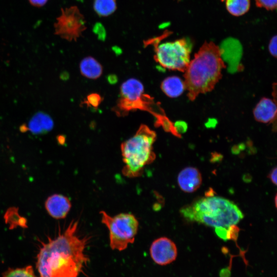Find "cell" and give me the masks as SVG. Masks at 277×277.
<instances>
[{
  "label": "cell",
  "instance_id": "6da1fadb",
  "mask_svg": "<svg viewBox=\"0 0 277 277\" xmlns=\"http://www.w3.org/2000/svg\"><path fill=\"white\" fill-rule=\"evenodd\" d=\"M78 223L72 221L62 233L41 243L36 264L40 277H78L83 271L90 238L78 235Z\"/></svg>",
  "mask_w": 277,
  "mask_h": 277
},
{
  "label": "cell",
  "instance_id": "7a4b0ae2",
  "mask_svg": "<svg viewBox=\"0 0 277 277\" xmlns=\"http://www.w3.org/2000/svg\"><path fill=\"white\" fill-rule=\"evenodd\" d=\"M186 220L214 228L217 236L224 241L236 238L239 222L244 214L233 202L220 196L201 198L180 210Z\"/></svg>",
  "mask_w": 277,
  "mask_h": 277
},
{
  "label": "cell",
  "instance_id": "3957f363",
  "mask_svg": "<svg viewBox=\"0 0 277 277\" xmlns=\"http://www.w3.org/2000/svg\"><path fill=\"white\" fill-rule=\"evenodd\" d=\"M225 65L220 48L213 42H205L184 72L185 89L190 101L211 91L222 77Z\"/></svg>",
  "mask_w": 277,
  "mask_h": 277
},
{
  "label": "cell",
  "instance_id": "277c9868",
  "mask_svg": "<svg viewBox=\"0 0 277 277\" xmlns=\"http://www.w3.org/2000/svg\"><path fill=\"white\" fill-rule=\"evenodd\" d=\"M156 137L154 131L142 125L133 136L121 144L124 176L128 178L141 176L145 167L155 160L153 144Z\"/></svg>",
  "mask_w": 277,
  "mask_h": 277
},
{
  "label": "cell",
  "instance_id": "5b68a950",
  "mask_svg": "<svg viewBox=\"0 0 277 277\" xmlns=\"http://www.w3.org/2000/svg\"><path fill=\"white\" fill-rule=\"evenodd\" d=\"M100 214L101 222L109 230V244L112 250H124L134 242L139 223L133 214L121 213L111 216L104 210Z\"/></svg>",
  "mask_w": 277,
  "mask_h": 277
},
{
  "label": "cell",
  "instance_id": "8992f818",
  "mask_svg": "<svg viewBox=\"0 0 277 277\" xmlns=\"http://www.w3.org/2000/svg\"><path fill=\"white\" fill-rule=\"evenodd\" d=\"M155 46V60L163 67L184 72L190 62L191 45L186 38Z\"/></svg>",
  "mask_w": 277,
  "mask_h": 277
},
{
  "label": "cell",
  "instance_id": "52a82bcc",
  "mask_svg": "<svg viewBox=\"0 0 277 277\" xmlns=\"http://www.w3.org/2000/svg\"><path fill=\"white\" fill-rule=\"evenodd\" d=\"M54 33L68 41H76L86 29L84 16L76 6L62 9L54 24Z\"/></svg>",
  "mask_w": 277,
  "mask_h": 277
},
{
  "label": "cell",
  "instance_id": "ba28073f",
  "mask_svg": "<svg viewBox=\"0 0 277 277\" xmlns=\"http://www.w3.org/2000/svg\"><path fill=\"white\" fill-rule=\"evenodd\" d=\"M150 255L153 261L160 266L169 265L177 256V248L175 243L167 237L159 238L152 243Z\"/></svg>",
  "mask_w": 277,
  "mask_h": 277
},
{
  "label": "cell",
  "instance_id": "9c48e42d",
  "mask_svg": "<svg viewBox=\"0 0 277 277\" xmlns=\"http://www.w3.org/2000/svg\"><path fill=\"white\" fill-rule=\"evenodd\" d=\"M143 84L138 80L131 78L124 82L121 86V98L117 107L124 113L131 104L139 100L144 94Z\"/></svg>",
  "mask_w": 277,
  "mask_h": 277
},
{
  "label": "cell",
  "instance_id": "30bf717a",
  "mask_svg": "<svg viewBox=\"0 0 277 277\" xmlns=\"http://www.w3.org/2000/svg\"><path fill=\"white\" fill-rule=\"evenodd\" d=\"M202 182L201 172L198 169L193 167L184 168L177 176L179 186L184 192H194L200 187Z\"/></svg>",
  "mask_w": 277,
  "mask_h": 277
},
{
  "label": "cell",
  "instance_id": "8fae6325",
  "mask_svg": "<svg viewBox=\"0 0 277 277\" xmlns=\"http://www.w3.org/2000/svg\"><path fill=\"white\" fill-rule=\"evenodd\" d=\"M45 206L51 217L55 219H62L66 217L69 212L71 203L67 196L54 194L47 198Z\"/></svg>",
  "mask_w": 277,
  "mask_h": 277
},
{
  "label": "cell",
  "instance_id": "7c38bea8",
  "mask_svg": "<svg viewBox=\"0 0 277 277\" xmlns=\"http://www.w3.org/2000/svg\"><path fill=\"white\" fill-rule=\"evenodd\" d=\"M255 119L260 122L268 123L276 117V106L275 103L268 98H263L257 104L253 110Z\"/></svg>",
  "mask_w": 277,
  "mask_h": 277
},
{
  "label": "cell",
  "instance_id": "4fadbf2b",
  "mask_svg": "<svg viewBox=\"0 0 277 277\" xmlns=\"http://www.w3.org/2000/svg\"><path fill=\"white\" fill-rule=\"evenodd\" d=\"M161 88L166 95L171 98H175L183 93L185 89V86L184 82L180 77L172 76L168 77L163 81Z\"/></svg>",
  "mask_w": 277,
  "mask_h": 277
},
{
  "label": "cell",
  "instance_id": "5bb4252c",
  "mask_svg": "<svg viewBox=\"0 0 277 277\" xmlns=\"http://www.w3.org/2000/svg\"><path fill=\"white\" fill-rule=\"evenodd\" d=\"M81 74L88 78L96 79L101 76L103 68L101 64L92 57L83 59L80 65Z\"/></svg>",
  "mask_w": 277,
  "mask_h": 277
},
{
  "label": "cell",
  "instance_id": "9a60e30c",
  "mask_svg": "<svg viewBox=\"0 0 277 277\" xmlns=\"http://www.w3.org/2000/svg\"><path fill=\"white\" fill-rule=\"evenodd\" d=\"M53 126L51 118L44 114L34 116L30 122L29 127L32 132L40 133L49 130Z\"/></svg>",
  "mask_w": 277,
  "mask_h": 277
},
{
  "label": "cell",
  "instance_id": "2e32d148",
  "mask_svg": "<svg viewBox=\"0 0 277 277\" xmlns=\"http://www.w3.org/2000/svg\"><path fill=\"white\" fill-rule=\"evenodd\" d=\"M228 12L234 16H241L247 12L250 7V0H226Z\"/></svg>",
  "mask_w": 277,
  "mask_h": 277
},
{
  "label": "cell",
  "instance_id": "e0dca14e",
  "mask_svg": "<svg viewBox=\"0 0 277 277\" xmlns=\"http://www.w3.org/2000/svg\"><path fill=\"white\" fill-rule=\"evenodd\" d=\"M116 8L115 0H95L94 9L100 16H107L112 14Z\"/></svg>",
  "mask_w": 277,
  "mask_h": 277
},
{
  "label": "cell",
  "instance_id": "ac0fdd59",
  "mask_svg": "<svg viewBox=\"0 0 277 277\" xmlns=\"http://www.w3.org/2000/svg\"><path fill=\"white\" fill-rule=\"evenodd\" d=\"M3 277H38L31 266L22 268H9L3 273Z\"/></svg>",
  "mask_w": 277,
  "mask_h": 277
},
{
  "label": "cell",
  "instance_id": "d6986e66",
  "mask_svg": "<svg viewBox=\"0 0 277 277\" xmlns=\"http://www.w3.org/2000/svg\"><path fill=\"white\" fill-rule=\"evenodd\" d=\"M276 1L277 0H255V3L258 7L271 10L276 8Z\"/></svg>",
  "mask_w": 277,
  "mask_h": 277
},
{
  "label": "cell",
  "instance_id": "ffe728a7",
  "mask_svg": "<svg viewBox=\"0 0 277 277\" xmlns=\"http://www.w3.org/2000/svg\"><path fill=\"white\" fill-rule=\"evenodd\" d=\"M101 102V97L96 93L89 94L87 97V103L93 107H97Z\"/></svg>",
  "mask_w": 277,
  "mask_h": 277
},
{
  "label": "cell",
  "instance_id": "44dd1931",
  "mask_svg": "<svg viewBox=\"0 0 277 277\" xmlns=\"http://www.w3.org/2000/svg\"><path fill=\"white\" fill-rule=\"evenodd\" d=\"M276 36L272 37L269 44L270 53L274 57H276Z\"/></svg>",
  "mask_w": 277,
  "mask_h": 277
},
{
  "label": "cell",
  "instance_id": "7402d4cb",
  "mask_svg": "<svg viewBox=\"0 0 277 277\" xmlns=\"http://www.w3.org/2000/svg\"><path fill=\"white\" fill-rule=\"evenodd\" d=\"M277 168L274 167L273 168L271 171L270 172L268 177L269 180L272 182L273 184L275 185H276V173H277Z\"/></svg>",
  "mask_w": 277,
  "mask_h": 277
},
{
  "label": "cell",
  "instance_id": "603a6c76",
  "mask_svg": "<svg viewBox=\"0 0 277 277\" xmlns=\"http://www.w3.org/2000/svg\"><path fill=\"white\" fill-rule=\"evenodd\" d=\"M48 0H28L30 4L35 7H40L44 6Z\"/></svg>",
  "mask_w": 277,
  "mask_h": 277
},
{
  "label": "cell",
  "instance_id": "cb8c5ba5",
  "mask_svg": "<svg viewBox=\"0 0 277 277\" xmlns=\"http://www.w3.org/2000/svg\"><path fill=\"white\" fill-rule=\"evenodd\" d=\"M108 81L111 84L116 83L117 81V76L114 74H111L108 75L107 78Z\"/></svg>",
  "mask_w": 277,
  "mask_h": 277
},
{
  "label": "cell",
  "instance_id": "d4e9b609",
  "mask_svg": "<svg viewBox=\"0 0 277 277\" xmlns=\"http://www.w3.org/2000/svg\"><path fill=\"white\" fill-rule=\"evenodd\" d=\"M275 206L276 207V195L275 196Z\"/></svg>",
  "mask_w": 277,
  "mask_h": 277
},
{
  "label": "cell",
  "instance_id": "484cf974",
  "mask_svg": "<svg viewBox=\"0 0 277 277\" xmlns=\"http://www.w3.org/2000/svg\"><path fill=\"white\" fill-rule=\"evenodd\" d=\"M221 1H224V0H221Z\"/></svg>",
  "mask_w": 277,
  "mask_h": 277
}]
</instances>
